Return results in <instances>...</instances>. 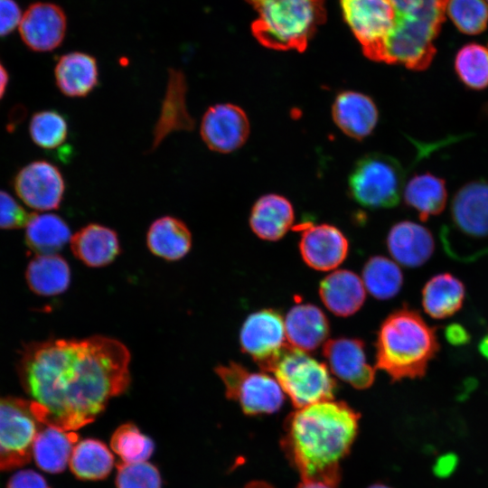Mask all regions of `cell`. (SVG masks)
Returning <instances> with one entry per match:
<instances>
[{"mask_svg": "<svg viewBox=\"0 0 488 488\" xmlns=\"http://www.w3.org/2000/svg\"><path fill=\"white\" fill-rule=\"evenodd\" d=\"M130 358L127 346L110 337L53 339L26 345L18 372L42 422L72 431L127 389Z\"/></svg>", "mask_w": 488, "mask_h": 488, "instance_id": "1", "label": "cell"}, {"mask_svg": "<svg viewBox=\"0 0 488 488\" xmlns=\"http://www.w3.org/2000/svg\"><path fill=\"white\" fill-rule=\"evenodd\" d=\"M360 415L343 401L324 400L292 412L282 446L302 479L338 485L340 462L357 436Z\"/></svg>", "mask_w": 488, "mask_h": 488, "instance_id": "2", "label": "cell"}, {"mask_svg": "<svg viewBox=\"0 0 488 488\" xmlns=\"http://www.w3.org/2000/svg\"><path fill=\"white\" fill-rule=\"evenodd\" d=\"M376 367L393 381L422 378L439 351L436 329L408 307L390 313L381 323L375 343Z\"/></svg>", "mask_w": 488, "mask_h": 488, "instance_id": "3", "label": "cell"}, {"mask_svg": "<svg viewBox=\"0 0 488 488\" xmlns=\"http://www.w3.org/2000/svg\"><path fill=\"white\" fill-rule=\"evenodd\" d=\"M394 24L378 61L427 70L436 53L435 41L445 20L448 0H389Z\"/></svg>", "mask_w": 488, "mask_h": 488, "instance_id": "4", "label": "cell"}, {"mask_svg": "<svg viewBox=\"0 0 488 488\" xmlns=\"http://www.w3.org/2000/svg\"><path fill=\"white\" fill-rule=\"evenodd\" d=\"M257 12L251 32L263 46L304 52L326 20L324 0H246Z\"/></svg>", "mask_w": 488, "mask_h": 488, "instance_id": "5", "label": "cell"}, {"mask_svg": "<svg viewBox=\"0 0 488 488\" xmlns=\"http://www.w3.org/2000/svg\"><path fill=\"white\" fill-rule=\"evenodd\" d=\"M260 369L274 374L296 408L333 399L336 382L326 365L288 343Z\"/></svg>", "mask_w": 488, "mask_h": 488, "instance_id": "6", "label": "cell"}, {"mask_svg": "<svg viewBox=\"0 0 488 488\" xmlns=\"http://www.w3.org/2000/svg\"><path fill=\"white\" fill-rule=\"evenodd\" d=\"M405 172L394 157L371 153L354 164L348 180L352 198L369 209L395 207L403 193Z\"/></svg>", "mask_w": 488, "mask_h": 488, "instance_id": "7", "label": "cell"}, {"mask_svg": "<svg viewBox=\"0 0 488 488\" xmlns=\"http://www.w3.org/2000/svg\"><path fill=\"white\" fill-rule=\"evenodd\" d=\"M42 426L33 401L0 397V471L13 470L31 461Z\"/></svg>", "mask_w": 488, "mask_h": 488, "instance_id": "8", "label": "cell"}, {"mask_svg": "<svg viewBox=\"0 0 488 488\" xmlns=\"http://www.w3.org/2000/svg\"><path fill=\"white\" fill-rule=\"evenodd\" d=\"M214 371L224 384L226 397L237 401L246 415L270 414L282 407L284 391L269 375L249 371L234 361Z\"/></svg>", "mask_w": 488, "mask_h": 488, "instance_id": "9", "label": "cell"}, {"mask_svg": "<svg viewBox=\"0 0 488 488\" xmlns=\"http://www.w3.org/2000/svg\"><path fill=\"white\" fill-rule=\"evenodd\" d=\"M345 23L366 57L378 61L383 43L394 24L389 0H340Z\"/></svg>", "mask_w": 488, "mask_h": 488, "instance_id": "10", "label": "cell"}, {"mask_svg": "<svg viewBox=\"0 0 488 488\" xmlns=\"http://www.w3.org/2000/svg\"><path fill=\"white\" fill-rule=\"evenodd\" d=\"M13 187L24 204L37 211L58 209L65 192L61 171L44 160L33 161L21 168L13 179Z\"/></svg>", "mask_w": 488, "mask_h": 488, "instance_id": "11", "label": "cell"}, {"mask_svg": "<svg viewBox=\"0 0 488 488\" xmlns=\"http://www.w3.org/2000/svg\"><path fill=\"white\" fill-rule=\"evenodd\" d=\"M202 139L209 149L228 154L241 147L249 135V122L237 105L221 103L211 106L200 127Z\"/></svg>", "mask_w": 488, "mask_h": 488, "instance_id": "12", "label": "cell"}, {"mask_svg": "<svg viewBox=\"0 0 488 488\" xmlns=\"http://www.w3.org/2000/svg\"><path fill=\"white\" fill-rule=\"evenodd\" d=\"M452 228L469 240L488 239V180H472L454 194L450 205Z\"/></svg>", "mask_w": 488, "mask_h": 488, "instance_id": "13", "label": "cell"}, {"mask_svg": "<svg viewBox=\"0 0 488 488\" xmlns=\"http://www.w3.org/2000/svg\"><path fill=\"white\" fill-rule=\"evenodd\" d=\"M285 321L281 314L267 308L249 314L239 333L241 351L259 368L273 359L286 344Z\"/></svg>", "mask_w": 488, "mask_h": 488, "instance_id": "14", "label": "cell"}, {"mask_svg": "<svg viewBox=\"0 0 488 488\" xmlns=\"http://www.w3.org/2000/svg\"><path fill=\"white\" fill-rule=\"evenodd\" d=\"M67 28L64 11L57 5L38 2L22 15L19 33L24 44L34 52H51L63 41Z\"/></svg>", "mask_w": 488, "mask_h": 488, "instance_id": "15", "label": "cell"}, {"mask_svg": "<svg viewBox=\"0 0 488 488\" xmlns=\"http://www.w3.org/2000/svg\"><path fill=\"white\" fill-rule=\"evenodd\" d=\"M299 249L304 261L312 268L327 271L337 267L346 258L349 243L343 232L330 224L305 222Z\"/></svg>", "mask_w": 488, "mask_h": 488, "instance_id": "16", "label": "cell"}, {"mask_svg": "<svg viewBox=\"0 0 488 488\" xmlns=\"http://www.w3.org/2000/svg\"><path fill=\"white\" fill-rule=\"evenodd\" d=\"M331 371L352 387L363 389L375 380V370L368 363L364 343L360 339L340 337L325 342L323 347Z\"/></svg>", "mask_w": 488, "mask_h": 488, "instance_id": "17", "label": "cell"}, {"mask_svg": "<svg viewBox=\"0 0 488 488\" xmlns=\"http://www.w3.org/2000/svg\"><path fill=\"white\" fill-rule=\"evenodd\" d=\"M391 257L407 267H418L433 255L435 239L428 229L411 221L395 223L387 236Z\"/></svg>", "mask_w": 488, "mask_h": 488, "instance_id": "18", "label": "cell"}, {"mask_svg": "<svg viewBox=\"0 0 488 488\" xmlns=\"http://www.w3.org/2000/svg\"><path fill=\"white\" fill-rule=\"evenodd\" d=\"M337 127L348 136L361 140L375 128L379 112L374 101L367 95L352 90L337 94L332 107Z\"/></svg>", "mask_w": 488, "mask_h": 488, "instance_id": "19", "label": "cell"}, {"mask_svg": "<svg viewBox=\"0 0 488 488\" xmlns=\"http://www.w3.org/2000/svg\"><path fill=\"white\" fill-rule=\"evenodd\" d=\"M285 330L288 344L309 352L325 342L330 328L320 308L311 304H299L288 311Z\"/></svg>", "mask_w": 488, "mask_h": 488, "instance_id": "20", "label": "cell"}, {"mask_svg": "<svg viewBox=\"0 0 488 488\" xmlns=\"http://www.w3.org/2000/svg\"><path fill=\"white\" fill-rule=\"evenodd\" d=\"M70 242L73 255L92 267L110 264L120 253L116 231L98 223H90L79 230Z\"/></svg>", "mask_w": 488, "mask_h": 488, "instance_id": "21", "label": "cell"}, {"mask_svg": "<svg viewBox=\"0 0 488 488\" xmlns=\"http://www.w3.org/2000/svg\"><path fill=\"white\" fill-rule=\"evenodd\" d=\"M319 295L333 314L349 316L361 307L366 291L362 280L355 273L340 269L330 273L321 281Z\"/></svg>", "mask_w": 488, "mask_h": 488, "instance_id": "22", "label": "cell"}, {"mask_svg": "<svg viewBox=\"0 0 488 488\" xmlns=\"http://www.w3.org/2000/svg\"><path fill=\"white\" fill-rule=\"evenodd\" d=\"M60 91L70 98L88 96L99 83L96 59L88 53L72 52L62 55L54 68Z\"/></svg>", "mask_w": 488, "mask_h": 488, "instance_id": "23", "label": "cell"}, {"mask_svg": "<svg viewBox=\"0 0 488 488\" xmlns=\"http://www.w3.org/2000/svg\"><path fill=\"white\" fill-rule=\"evenodd\" d=\"M295 213L291 202L284 196L269 193L254 203L249 225L260 239L269 241L280 239L294 222Z\"/></svg>", "mask_w": 488, "mask_h": 488, "instance_id": "24", "label": "cell"}, {"mask_svg": "<svg viewBox=\"0 0 488 488\" xmlns=\"http://www.w3.org/2000/svg\"><path fill=\"white\" fill-rule=\"evenodd\" d=\"M447 197L446 181L430 172L414 174L403 189L406 205L415 210L422 221L442 213Z\"/></svg>", "mask_w": 488, "mask_h": 488, "instance_id": "25", "label": "cell"}, {"mask_svg": "<svg viewBox=\"0 0 488 488\" xmlns=\"http://www.w3.org/2000/svg\"><path fill=\"white\" fill-rule=\"evenodd\" d=\"M74 431L43 425L39 430L33 447V457L42 471L59 474L64 471L78 442Z\"/></svg>", "mask_w": 488, "mask_h": 488, "instance_id": "26", "label": "cell"}, {"mask_svg": "<svg viewBox=\"0 0 488 488\" xmlns=\"http://www.w3.org/2000/svg\"><path fill=\"white\" fill-rule=\"evenodd\" d=\"M169 81L164 104L154 132L152 149L172 131L191 130L194 121L185 105L186 82L179 70H170Z\"/></svg>", "mask_w": 488, "mask_h": 488, "instance_id": "27", "label": "cell"}, {"mask_svg": "<svg viewBox=\"0 0 488 488\" xmlns=\"http://www.w3.org/2000/svg\"><path fill=\"white\" fill-rule=\"evenodd\" d=\"M149 250L165 260L183 258L192 248V233L187 225L173 216H163L152 222L146 234Z\"/></svg>", "mask_w": 488, "mask_h": 488, "instance_id": "28", "label": "cell"}, {"mask_svg": "<svg viewBox=\"0 0 488 488\" xmlns=\"http://www.w3.org/2000/svg\"><path fill=\"white\" fill-rule=\"evenodd\" d=\"M465 298V285L447 272L432 277L422 289L423 308L435 319H445L454 315L462 308Z\"/></svg>", "mask_w": 488, "mask_h": 488, "instance_id": "29", "label": "cell"}, {"mask_svg": "<svg viewBox=\"0 0 488 488\" xmlns=\"http://www.w3.org/2000/svg\"><path fill=\"white\" fill-rule=\"evenodd\" d=\"M71 236L66 221L53 213L30 214L25 225V243L37 255L57 254Z\"/></svg>", "mask_w": 488, "mask_h": 488, "instance_id": "30", "label": "cell"}, {"mask_svg": "<svg viewBox=\"0 0 488 488\" xmlns=\"http://www.w3.org/2000/svg\"><path fill=\"white\" fill-rule=\"evenodd\" d=\"M25 277L33 293L43 296H56L69 287L70 269L58 254L37 255L28 264Z\"/></svg>", "mask_w": 488, "mask_h": 488, "instance_id": "31", "label": "cell"}, {"mask_svg": "<svg viewBox=\"0 0 488 488\" xmlns=\"http://www.w3.org/2000/svg\"><path fill=\"white\" fill-rule=\"evenodd\" d=\"M69 462L70 471L78 479L97 481L109 475L115 460L105 443L85 438L76 443Z\"/></svg>", "mask_w": 488, "mask_h": 488, "instance_id": "32", "label": "cell"}, {"mask_svg": "<svg viewBox=\"0 0 488 488\" xmlns=\"http://www.w3.org/2000/svg\"><path fill=\"white\" fill-rule=\"evenodd\" d=\"M362 282L375 298L388 300L400 291L403 274L394 261L383 256H375L363 267Z\"/></svg>", "mask_w": 488, "mask_h": 488, "instance_id": "33", "label": "cell"}, {"mask_svg": "<svg viewBox=\"0 0 488 488\" xmlns=\"http://www.w3.org/2000/svg\"><path fill=\"white\" fill-rule=\"evenodd\" d=\"M460 82L471 90L488 88V45L470 42L462 46L454 61Z\"/></svg>", "mask_w": 488, "mask_h": 488, "instance_id": "34", "label": "cell"}, {"mask_svg": "<svg viewBox=\"0 0 488 488\" xmlns=\"http://www.w3.org/2000/svg\"><path fill=\"white\" fill-rule=\"evenodd\" d=\"M111 449L122 463L133 464L146 461L154 453L155 443L133 423L120 425L112 434Z\"/></svg>", "mask_w": 488, "mask_h": 488, "instance_id": "35", "label": "cell"}, {"mask_svg": "<svg viewBox=\"0 0 488 488\" xmlns=\"http://www.w3.org/2000/svg\"><path fill=\"white\" fill-rule=\"evenodd\" d=\"M29 134L39 147L54 150L67 140L69 127L65 117L52 109L34 113L29 123Z\"/></svg>", "mask_w": 488, "mask_h": 488, "instance_id": "36", "label": "cell"}, {"mask_svg": "<svg viewBox=\"0 0 488 488\" xmlns=\"http://www.w3.org/2000/svg\"><path fill=\"white\" fill-rule=\"evenodd\" d=\"M446 14L465 34L482 33L488 25V3L485 0H448Z\"/></svg>", "mask_w": 488, "mask_h": 488, "instance_id": "37", "label": "cell"}, {"mask_svg": "<svg viewBox=\"0 0 488 488\" xmlns=\"http://www.w3.org/2000/svg\"><path fill=\"white\" fill-rule=\"evenodd\" d=\"M117 488H162L159 470L149 462L117 465Z\"/></svg>", "mask_w": 488, "mask_h": 488, "instance_id": "38", "label": "cell"}, {"mask_svg": "<svg viewBox=\"0 0 488 488\" xmlns=\"http://www.w3.org/2000/svg\"><path fill=\"white\" fill-rule=\"evenodd\" d=\"M30 214L5 191L0 190V229L13 230L26 225Z\"/></svg>", "mask_w": 488, "mask_h": 488, "instance_id": "39", "label": "cell"}, {"mask_svg": "<svg viewBox=\"0 0 488 488\" xmlns=\"http://www.w3.org/2000/svg\"><path fill=\"white\" fill-rule=\"evenodd\" d=\"M22 15L14 0H0V37L11 33L19 25Z\"/></svg>", "mask_w": 488, "mask_h": 488, "instance_id": "40", "label": "cell"}, {"mask_svg": "<svg viewBox=\"0 0 488 488\" xmlns=\"http://www.w3.org/2000/svg\"><path fill=\"white\" fill-rule=\"evenodd\" d=\"M6 488H50L45 478L37 472L26 469L13 474Z\"/></svg>", "mask_w": 488, "mask_h": 488, "instance_id": "41", "label": "cell"}, {"mask_svg": "<svg viewBox=\"0 0 488 488\" xmlns=\"http://www.w3.org/2000/svg\"><path fill=\"white\" fill-rule=\"evenodd\" d=\"M445 335L447 342L455 346L465 345L470 341L467 330L459 324H451L446 326Z\"/></svg>", "mask_w": 488, "mask_h": 488, "instance_id": "42", "label": "cell"}, {"mask_svg": "<svg viewBox=\"0 0 488 488\" xmlns=\"http://www.w3.org/2000/svg\"><path fill=\"white\" fill-rule=\"evenodd\" d=\"M296 488H337V484L314 479H302Z\"/></svg>", "mask_w": 488, "mask_h": 488, "instance_id": "43", "label": "cell"}, {"mask_svg": "<svg viewBox=\"0 0 488 488\" xmlns=\"http://www.w3.org/2000/svg\"><path fill=\"white\" fill-rule=\"evenodd\" d=\"M9 80V75L4 65L0 62V99L4 97Z\"/></svg>", "mask_w": 488, "mask_h": 488, "instance_id": "44", "label": "cell"}, {"mask_svg": "<svg viewBox=\"0 0 488 488\" xmlns=\"http://www.w3.org/2000/svg\"><path fill=\"white\" fill-rule=\"evenodd\" d=\"M480 353L488 360V333L481 340L478 345Z\"/></svg>", "mask_w": 488, "mask_h": 488, "instance_id": "45", "label": "cell"}, {"mask_svg": "<svg viewBox=\"0 0 488 488\" xmlns=\"http://www.w3.org/2000/svg\"><path fill=\"white\" fill-rule=\"evenodd\" d=\"M244 488H274L269 483L262 481H253L249 483Z\"/></svg>", "mask_w": 488, "mask_h": 488, "instance_id": "46", "label": "cell"}, {"mask_svg": "<svg viewBox=\"0 0 488 488\" xmlns=\"http://www.w3.org/2000/svg\"><path fill=\"white\" fill-rule=\"evenodd\" d=\"M368 488H390L385 484H381V483H376V484H373Z\"/></svg>", "mask_w": 488, "mask_h": 488, "instance_id": "47", "label": "cell"}, {"mask_svg": "<svg viewBox=\"0 0 488 488\" xmlns=\"http://www.w3.org/2000/svg\"><path fill=\"white\" fill-rule=\"evenodd\" d=\"M485 112L488 114V103L485 105Z\"/></svg>", "mask_w": 488, "mask_h": 488, "instance_id": "48", "label": "cell"}, {"mask_svg": "<svg viewBox=\"0 0 488 488\" xmlns=\"http://www.w3.org/2000/svg\"><path fill=\"white\" fill-rule=\"evenodd\" d=\"M488 3V0H485Z\"/></svg>", "mask_w": 488, "mask_h": 488, "instance_id": "49", "label": "cell"}]
</instances>
